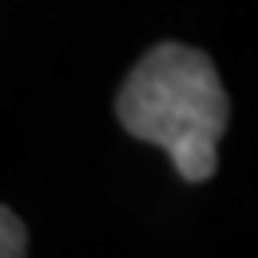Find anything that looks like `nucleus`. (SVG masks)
Returning a JSON list of instances; mask_svg holds the SVG:
<instances>
[{
  "instance_id": "f257e3e1",
  "label": "nucleus",
  "mask_w": 258,
  "mask_h": 258,
  "mask_svg": "<svg viewBox=\"0 0 258 258\" xmlns=\"http://www.w3.org/2000/svg\"><path fill=\"white\" fill-rule=\"evenodd\" d=\"M115 111L137 140L165 151L186 183L215 176L230 101L205 50L186 43H158L147 50L122 83Z\"/></svg>"
},
{
  "instance_id": "f03ea898",
  "label": "nucleus",
  "mask_w": 258,
  "mask_h": 258,
  "mask_svg": "<svg viewBox=\"0 0 258 258\" xmlns=\"http://www.w3.org/2000/svg\"><path fill=\"white\" fill-rule=\"evenodd\" d=\"M25 251H29L25 226L18 222V215L11 208L0 205V258H22Z\"/></svg>"
}]
</instances>
